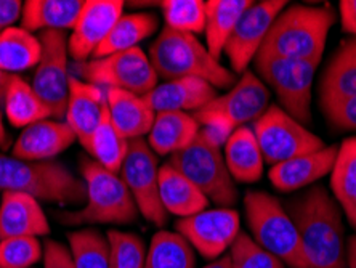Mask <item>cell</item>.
Returning <instances> with one entry per match:
<instances>
[{
    "label": "cell",
    "instance_id": "cell-19",
    "mask_svg": "<svg viewBox=\"0 0 356 268\" xmlns=\"http://www.w3.org/2000/svg\"><path fill=\"white\" fill-rule=\"evenodd\" d=\"M217 97V88L207 81L197 77H181L158 84V87L145 98L154 113H196Z\"/></svg>",
    "mask_w": 356,
    "mask_h": 268
},
{
    "label": "cell",
    "instance_id": "cell-31",
    "mask_svg": "<svg viewBox=\"0 0 356 268\" xmlns=\"http://www.w3.org/2000/svg\"><path fill=\"white\" fill-rule=\"evenodd\" d=\"M159 28V18L153 13L122 15L114 24L106 40L98 47L93 58L118 54L130 49H138V44L151 38Z\"/></svg>",
    "mask_w": 356,
    "mask_h": 268
},
{
    "label": "cell",
    "instance_id": "cell-9",
    "mask_svg": "<svg viewBox=\"0 0 356 268\" xmlns=\"http://www.w3.org/2000/svg\"><path fill=\"white\" fill-rule=\"evenodd\" d=\"M167 162L195 183L209 201L220 207L236 204L238 188L228 171L222 150L209 141L201 130L190 146L172 155Z\"/></svg>",
    "mask_w": 356,
    "mask_h": 268
},
{
    "label": "cell",
    "instance_id": "cell-36",
    "mask_svg": "<svg viewBox=\"0 0 356 268\" xmlns=\"http://www.w3.org/2000/svg\"><path fill=\"white\" fill-rule=\"evenodd\" d=\"M165 28L185 34H201L206 28V2L202 0H164L159 3Z\"/></svg>",
    "mask_w": 356,
    "mask_h": 268
},
{
    "label": "cell",
    "instance_id": "cell-6",
    "mask_svg": "<svg viewBox=\"0 0 356 268\" xmlns=\"http://www.w3.org/2000/svg\"><path fill=\"white\" fill-rule=\"evenodd\" d=\"M268 107V88L254 72L245 71L227 95L212 100L193 116L202 127L201 134L222 148L234 130L255 123Z\"/></svg>",
    "mask_w": 356,
    "mask_h": 268
},
{
    "label": "cell",
    "instance_id": "cell-40",
    "mask_svg": "<svg viewBox=\"0 0 356 268\" xmlns=\"http://www.w3.org/2000/svg\"><path fill=\"white\" fill-rule=\"evenodd\" d=\"M323 113L332 127L348 130V132L356 130V97L332 104V107L323 109Z\"/></svg>",
    "mask_w": 356,
    "mask_h": 268
},
{
    "label": "cell",
    "instance_id": "cell-28",
    "mask_svg": "<svg viewBox=\"0 0 356 268\" xmlns=\"http://www.w3.org/2000/svg\"><path fill=\"white\" fill-rule=\"evenodd\" d=\"M252 3V0H209L206 2V28H204L206 47L218 61L238 21Z\"/></svg>",
    "mask_w": 356,
    "mask_h": 268
},
{
    "label": "cell",
    "instance_id": "cell-20",
    "mask_svg": "<svg viewBox=\"0 0 356 268\" xmlns=\"http://www.w3.org/2000/svg\"><path fill=\"white\" fill-rule=\"evenodd\" d=\"M106 108V92H103L102 87L79 77L70 79L65 123L70 125L81 145L86 143L102 123Z\"/></svg>",
    "mask_w": 356,
    "mask_h": 268
},
{
    "label": "cell",
    "instance_id": "cell-16",
    "mask_svg": "<svg viewBox=\"0 0 356 268\" xmlns=\"http://www.w3.org/2000/svg\"><path fill=\"white\" fill-rule=\"evenodd\" d=\"M124 15L122 0H86L77 23L67 39L70 56L83 63L93 58L98 47L111 33L114 24Z\"/></svg>",
    "mask_w": 356,
    "mask_h": 268
},
{
    "label": "cell",
    "instance_id": "cell-8",
    "mask_svg": "<svg viewBox=\"0 0 356 268\" xmlns=\"http://www.w3.org/2000/svg\"><path fill=\"white\" fill-rule=\"evenodd\" d=\"M260 77L273 88L281 108L300 124H312L313 79L319 63L282 58L260 50L254 58Z\"/></svg>",
    "mask_w": 356,
    "mask_h": 268
},
{
    "label": "cell",
    "instance_id": "cell-27",
    "mask_svg": "<svg viewBox=\"0 0 356 268\" xmlns=\"http://www.w3.org/2000/svg\"><path fill=\"white\" fill-rule=\"evenodd\" d=\"M223 146L225 162L234 182L255 183L260 180L265 161L252 129L248 125L238 127Z\"/></svg>",
    "mask_w": 356,
    "mask_h": 268
},
{
    "label": "cell",
    "instance_id": "cell-39",
    "mask_svg": "<svg viewBox=\"0 0 356 268\" xmlns=\"http://www.w3.org/2000/svg\"><path fill=\"white\" fill-rule=\"evenodd\" d=\"M232 268H284V264L255 243L248 233H239L229 249Z\"/></svg>",
    "mask_w": 356,
    "mask_h": 268
},
{
    "label": "cell",
    "instance_id": "cell-47",
    "mask_svg": "<svg viewBox=\"0 0 356 268\" xmlns=\"http://www.w3.org/2000/svg\"><path fill=\"white\" fill-rule=\"evenodd\" d=\"M10 77H12V76L5 74L3 71H0V98L3 97V93H5V88H7L8 82H10Z\"/></svg>",
    "mask_w": 356,
    "mask_h": 268
},
{
    "label": "cell",
    "instance_id": "cell-14",
    "mask_svg": "<svg viewBox=\"0 0 356 268\" xmlns=\"http://www.w3.org/2000/svg\"><path fill=\"white\" fill-rule=\"evenodd\" d=\"M239 214L232 207L206 209L190 217L180 219L175 223L191 248L206 259L217 260L225 255L241 233Z\"/></svg>",
    "mask_w": 356,
    "mask_h": 268
},
{
    "label": "cell",
    "instance_id": "cell-1",
    "mask_svg": "<svg viewBox=\"0 0 356 268\" xmlns=\"http://www.w3.org/2000/svg\"><path fill=\"white\" fill-rule=\"evenodd\" d=\"M287 214L300 236L310 268H347L342 215L326 188L312 187L289 204Z\"/></svg>",
    "mask_w": 356,
    "mask_h": 268
},
{
    "label": "cell",
    "instance_id": "cell-23",
    "mask_svg": "<svg viewBox=\"0 0 356 268\" xmlns=\"http://www.w3.org/2000/svg\"><path fill=\"white\" fill-rule=\"evenodd\" d=\"M356 97V38L343 40L327 63L319 84V107L326 109Z\"/></svg>",
    "mask_w": 356,
    "mask_h": 268
},
{
    "label": "cell",
    "instance_id": "cell-37",
    "mask_svg": "<svg viewBox=\"0 0 356 268\" xmlns=\"http://www.w3.org/2000/svg\"><path fill=\"white\" fill-rule=\"evenodd\" d=\"M111 268H143L146 248L143 239L135 233L109 230L106 235Z\"/></svg>",
    "mask_w": 356,
    "mask_h": 268
},
{
    "label": "cell",
    "instance_id": "cell-32",
    "mask_svg": "<svg viewBox=\"0 0 356 268\" xmlns=\"http://www.w3.org/2000/svg\"><path fill=\"white\" fill-rule=\"evenodd\" d=\"M331 187L336 201L356 230V136L343 140L331 172Z\"/></svg>",
    "mask_w": 356,
    "mask_h": 268
},
{
    "label": "cell",
    "instance_id": "cell-41",
    "mask_svg": "<svg viewBox=\"0 0 356 268\" xmlns=\"http://www.w3.org/2000/svg\"><path fill=\"white\" fill-rule=\"evenodd\" d=\"M44 268H76L70 246L61 244L55 239H45Z\"/></svg>",
    "mask_w": 356,
    "mask_h": 268
},
{
    "label": "cell",
    "instance_id": "cell-7",
    "mask_svg": "<svg viewBox=\"0 0 356 268\" xmlns=\"http://www.w3.org/2000/svg\"><path fill=\"white\" fill-rule=\"evenodd\" d=\"M244 209L252 239L260 248L291 268H310L296 225L275 196L264 191H248Z\"/></svg>",
    "mask_w": 356,
    "mask_h": 268
},
{
    "label": "cell",
    "instance_id": "cell-42",
    "mask_svg": "<svg viewBox=\"0 0 356 268\" xmlns=\"http://www.w3.org/2000/svg\"><path fill=\"white\" fill-rule=\"evenodd\" d=\"M23 2L19 0H0V33L13 28V24L21 19Z\"/></svg>",
    "mask_w": 356,
    "mask_h": 268
},
{
    "label": "cell",
    "instance_id": "cell-24",
    "mask_svg": "<svg viewBox=\"0 0 356 268\" xmlns=\"http://www.w3.org/2000/svg\"><path fill=\"white\" fill-rule=\"evenodd\" d=\"M159 198L167 214L190 217L209 207V199L191 180L165 162L159 167Z\"/></svg>",
    "mask_w": 356,
    "mask_h": 268
},
{
    "label": "cell",
    "instance_id": "cell-15",
    "mask_svg": "<svg viewBox=\"0 0 356 268\" xmlns=\"http://www.w3.org/2000/svg\"><path fill=\"white\" fill-rule=\"evenodd\" d=\"M286 5V0H264L254 2L245 10L223 50L234 74H244L248 71L250 61L257 56L270 28Z\"/></svg>",
    "mask_w": 356,
    "mask_h": 268
},
{
    "label": "cell",
    "instance_id": "cell-30",
    "mask_svg": "<svg viewBox=\"0 0 356 268\" xmlns=\"http://www.w3.org/2000/svg\"><path fill=\"white\" fill-rule=\"evenodd\" d=\"M42 56L40 39L24 28H8L0 33V71L8 76L33 70Z\"/></svg>",
    "mask_w": 356,
    "mask_h": 268
},
{
    "label": "cell",
    "instance_id": "cell-43",
    "mask_svg": "<svg viewBox=\"0 0 356 268\" xmlns=\"http://www.w3.org/2000/svg\"><path fill=\"white\" fill-rule=\"evenodd\" d=\"M339 10L342 29L356 38V0H342Z\"/></svg>",
    "mask_w": 356,
    "mask_h": 268
},
{
    "label": "cell",
    "instance_id": "cell-21",
    "mask_svg": "<svg viewBox=\"0 0 356 268\" xmlns=\"http://www.w3.org/2000/svg\"><path fill=\"white\" fill-rule=\"evenodd\" d=\"M339 155V146H324L323 150L297 156L281 164H276L270 171V180L280 191H296L300 188L318 182L319 178L332 172Z\"/></svg>",
    "mask_w": 356,
    "mask_h": 268
},
{
    "label": "cell",
    "instance_id": "cell-5",
    "mask_svg": "<svg viewBox=\"0 0 356 268\" xmlns=\"http://www.w3.org/2000/svg\"><path fill=\"white\" fill-rule=\"evenodd\" d=\"M82 180L87 188L86 206L76 212L58 215L65 225L135 222L138 215L137 204L119 173L104 169L90 157H82L79 166Z\"/></svg>",
    "mask_w": 356,
    "mask_h": 268
},
{
    "label": "cell",
    "instance_id": "cell-46",
    "mask_svg": "<svg viewBox=\"0 0 356 268\" xmlns=\"http://www.w3.org/2000/svg\"><path fill=\"white\" fill-rule=\"evenodd\" d=\"M8 145H10V139L7 135V130H5L2 107H0V146H2V150H5V148H8Z\"/></svg>",
    "mask_w": 356,
    "mask_h": 268
},
{
    "label": "cell",
    "instance_id": "cell-2",
    "mask_svg": "<svg viewBox=\"0 0 356 268\" xmlns=\"http://www.w3.org/2000/svg\"><path fill=\"white\" fill-rule=\"evenodd\" d=\"M0 191L24 193L44 203L72 206L87 199L82 177L58 161H26L0 155Z\"/></svg>",
    "mask_w": 356,
    "mask_h": 268
},
{
    "label": "cell",
    "instance_id": "cell-35",
    "mask_svg": "<svg viewBox=\"0 0 356 268\" xmlns=\"http://www.w3.org/2000/svg\"><path fill=\"white\" fill-rule=\"evenodd\" d=\"M67 243L76 268H111L106 236L93 228L71 231Z\"/></svg>",
    "mask_w": 356,
    "mask_h": 268
},
{
    "label": "cell",
    "instance_id": "cell-26",
    "mask_svg": "<svg viewBox=\"0 0 356 268\" xmlns=\"http://www.w3.org/2000/svg\"><path fill=\"white\" fill-rule=\"evenodd\" d=\"M82 0H26L21 13V28L34 31H72L79 18Z\"/></svg>",
    "mask_w": 356,
    "mask_h": 268
},
{
    "label": "cell",
    "instance_id": "cell-34",
    "mask_svg": "<svg viewBox=\"0 0 356 268\" xmlns=\"http://www.w3.org/2000/svg\"><path fill=\"white\" fill-rule=\"evenodd\" d=\"M191 244L177 231L161 230L153 236L143 268H195Z\"/></svg>",
    "mask_w": 356,
    "mask_h": 268
},
{
    "label": "cell",
    "instance_id": "cell-45",
    "mask_svg": "<svg viewBox=\"0 0 356 268\" xmlns=\"http://www.w3.org/2000/svg\"><path fill=\"white\" fill-rule=\"evenodd\" d=\"M204 268H232V260H229V254H225L217 260H212L211 264Z\"/></svg>",
    "mask_w": 356,
    "mask_h": 268
},
{
    "label": "cell",
    "instance_id": "cell-48",
    "mask_svg": "<svg viewBox=\"0 0 356 268\" xmlns=\"http://www.w3.org/2000/svg\"><path fill=\"white\" fill-rule=\"evenodd\" d=\"M0 148H2V146H0Z\"/></svg>",
    "mask_w": 356,
    "mask_h": 268
},
{
    "label": "cell",
    "instance_id": "cell-17",
    "mask_svg": "<svg viewBox=\"0 0 356 268\" xmlns=\"http://www.w3.org/2000/svg\"><path fill=\"white\" fill-rule=\"evenodd\" d=\"M77 139L61 119H44L23 129L13 143L12 156L26 161H54Z\"/></svg>",
    "mask_w": 356,
    "mask_h": 268
},
{
    "label": "cell",
    "instance_id": "cell-22",
    "mask_svg": "<svg viewBox=\"0 0 356 268\" xmlns=\"http://www.w3.org/2000/svg\"><path fill=\"white\" fill-rule=\"evenodd\" d=\"M104 92L109 119L125 140H138L149 134L156 113L145 97L119 88H106Z\"/></svg>",
    "mask_w": 356,
    "mask_h": 268
},
{
    "label": "cell",
    "instance_id": "cell-3",
    "mask_svg": "<svg viewBox=\"0 0 356 268\" xmlns=\"http://www.w3.org/2000/svg\"><path fill=\"white\" fill-rule=\"evenodd\" d=\"M151 65L158 76L172 81L197 77L216 88H229L236 84V74L211 55L196 36L164 28L149 47Z\"/></svg>",
    "mask_w": 356,
    "mask_h": 268
},
{
    "label": "cell",
    "instance_id": "cell-11",
    "mask_svg": "<svg viewBox=\"0 0 356 268\" xmlns=\"http://www.w3.org/2000/svg\"><path fill=\"white\" fill-rule=\"evenodd\" d=\"M254 134L259 141L264 161L271 167L297 156L323 150L324 141L297 123L277 104L268 109L254 123Z\"/></svg>",
    "mask_w": 356,
    "mask_h": 268
},
{
    "label": "cell",
    "instance_id": "cell-29",
    "mask_svg": "<svg viewBox=\"0 0 356 268\" xmlns=\"http://www.w3.org/2000/svg\"><path fill=\"white\" fill-rule=\"evenodd\" d=\"M2 98L5 116L15 127L26 129L39 120L54 118L50 108L35 93L33 86L19 76L10 77Z\"/></svg>",
    "mask_w": 356,
    "mask_h": 268
},
{
    "label": "cell",
    "instance_id": "cell-25",
    "mask_svg": "<svg viewBox=\"0 0 356 268\" xmlns=\"http://www.w3.org/2000/svg\"><path fill=\"white\" fill-rule=\"evenodd\" d=\"M201 130L195 116L188 113H156L148 134V145L158 156H172L185 150L196 140Z\"/></svg>",
    "mask_w": 356,
    "mask_h": 268
},
{
    "label": "cell",
    "instance_id": "cell-18",
    "mask_svg": "<svg viewBox=\"0 0 356 268\" xmlns=\"http://www.w3.org/2000/svg\"><path fill=\"white\" fill-rule=\"evenodd\" d=\"M49 219L40 206V201L24 193H2L0 201V241L21 236L50 235Z\"/></svg>",
    "mask_w": 356,
    "mask_h": 268
},
{
    "label": "cell",
    "instance_id": "cell-10",
    "mask_svg": "<svg viewBox=\"0 0 356 268\" xmlns=\"http://www.w3.org/2000/svg\"><path fill=\"white\" fill-rule=\"evenodd\" d=\"M76 72L82 81L98 87L119 88L140 97L153 92L159 79L149 56L140 47L77 63Z\"/></svg>",
    "mask_w": 356,
    "mask_h": 268
},
{
    "label": "cell",
    "instance_id": "cell-33",
    "mask_svg": "<svg viewBox=\"0 0 356 268\" xmlns=\"http://www.w3.org/2000/svg\"><path fill=\"white\" fill-rule=\"evenodd\" d=\"M129 143L130 141L125 140L113 125L106 108L102 123L82 146L90 156V159L98 162L104 169L119 173L125 156H127Z\"/></svg>",
    "mask_w": 356,
    "mask_h": 268
},
{
    "label": "cell",
    "instance_id": "cell-44",
    "mask_svg": "<svg viewBox=\"0 0 356 268\" xmlns=\"http://www.w3.org/2000/svg\"><path fill=\"white\" fill-rule=\"evenodd\" d=\"M347 268H356V235L348 241L347 249Z\"/></svg>",
    "mask_w": 356,
    "mask_h": 268
},
{
    "label": "cell",
    "instance_id": "cell-12",
    "mask_svg": "<svg viewBox=\"0 0 356 268\" xmlns=\"http://www.w3.org/2000/svg\"><path fill=\"white\" fill-rule=\"evenodd\" d=\"M119 175L132 194L138 212L149 223L162 227L169 214L162 207L159 198L158 155L149 148L145 139L130 141Z\"/></svg>",
    "mask_w": 356,
    "mask_h": 268
},
{
    "label": "cell",
    "instance_id": "cell-13",
    "mask_svg": "<svg viewBox=\"0 0 356 268\" xmlns=\"http://www.w3.org/2000/svg\"><path fill=\"white\" fill-rule=\"evenodd\" d=\"M42 56L35 66L33 88L50 108L54 119H63L66 114L70 97V71H67V39L70 36L60 31H44L39 34Z\"/></svg>",
    "mask_w": 356,
    "mask_h": 268
},
{
    "label": "cell",
    "instance_id": "cell-4",
    "mask_svg": "<svg viewBox=\"0 0 356 268\" xmlns=\"http://www.w3.org/2000/svg\"><path fill=\"white\" fill-rule=\"evenodd\" d=\"M334 21L336 15L329 7L291 5L276 18L260 50L291 60L319 63Z\"/></svg>",
    "mask_w": 356,
    "mask_h": 268
},
{
    "label": "cell",
    "instance_id": "cell-38",
    "mask_svg": "<svg viewBox=\"0 0 356 268\" xmlns=\"http://www.w3.org/2000/svg\"><path fill=\"white\" fill-rule=\"evenodd\" d=\"M44 260V244L39 238L21 236L0 241V268H31Z\"/></svg>",
    "mask_w": 356,
    "mask_h": 268
}]
</instances>
